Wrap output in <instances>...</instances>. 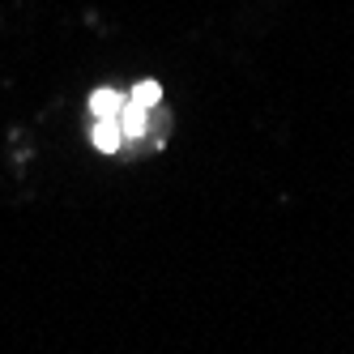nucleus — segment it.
Here are the masks:
<instances>
[{
  "mask_svg": "<svg viewBox=\"0 0 354 354\" xmlns=\"http://www.w3.org/2000/svg\"><path fill=\"white\" fill-rule=\"evenodd\" d=\"M94 145H98V149H107V154H115V149L124 145V129H120V120H115V115H103V120H98Z\"/></svg>",
  "mask_w": 354,
  "mask_h": 354,
  "instance_id": "nucleus-1",
  "label": "nucleus"
},
{
  "mask_svg": "<svg viewBox=\"0 0 354 354\" xmlns=\"http://www.w3.org/2000/svg\"><path fill=\"white\" fill-rule=\"evenodd\" d=\"M90 103H94V115L103 120V115H115V111H120V103H124V94H115V90H98V94L90 98Z\"/></svg>",
  "mask_w": 354,
  "mask_h": 354,
  "instance_id": "nucleus-2",
  "label": "nucleus"
}]
</instances>
